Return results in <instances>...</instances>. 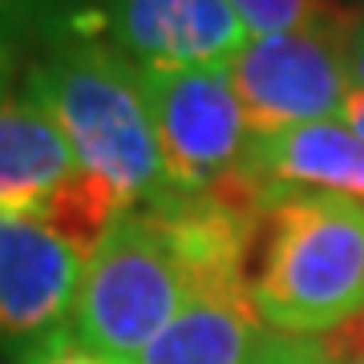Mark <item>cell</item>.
Returning <instances> with one entry per match:
<instances>
[{
    "instance_id": "obj_1",
    "label": "cell",
    "mask_w": 364,
    "mask_h": 364,
    "mask_svg": "<svg viewBox=\"0 0 364 364\" xmlns=\"http://www.w3.org/2000/svg\"><path fill=\"white\" fill-rule=\"evenodd\" d=\"M255 247L251 299L287 336H332L344 364L364 352V203L272 191Z\"/></svg>"
},
{
    "instance_id": "obj_2",
    "label": "cell",
    "mask_w": 364,
    "mask_h": 364,
    "mask_svg": "<svg viewBox=\"0 0 364 364\" xmlns=\"http://www.w3.org/2000/svg\"><path fill=\"white\" fill-rule=\"evenodd\" d=\"M25 97L65 134L77 170L105 182L122 210L166 186L154 122L130 61L105 37H69L25 65Z\"/></svg>"
},
{
    "instance_id": "obj_3",
    "label": "cell",
    "mask_w": 364,
    "mask_h": 364,
    "mask_svg": "<svg viewBox=\"0 0 364 364\" xmlns=\"http://www.w3.org/2000/svg\"><path fill=\"white\" fill-rule=\"evenodd\" d=\"M198 296L195 267L150 207L114 215L85 259L69 336L130 364Z\"/></svg>"
},
{
    "instance_id": "obj_4",
    "label": "cell",
    "mask_w": 364,
    "mask_h": 364,
    "mask_svg": "<svg viewBox=\"0 0 364 364\" xmlns=\"http://www.w3.org/2000/svg\"><path fill=\"white\" fill-rule=\"evenodd\" d=\"M170 186L198 191L243 170L251 126L227 65H138Z\"/></svg>"
},
{
    "instance_id": "obj_5",
    "label": "cell",
    "mask_w": 364,
    "mask_h": 364,
    "mask_svg": "<svg viewBox=\"0 0 364 364\" xmlns=\"http://www.w3.org/2000/svg\"><path fill=\"white\" fill-rule=\"evenodd\" d=\"M352 25L251 37L227 61V77L235 85L251 134H275L308 126V122H336L352 93Z\"/></svg>"
},
{
    "instance_id": "obj_6",
    "label": "cell",
    "mask_w": 364,
    "mask_h": 364,
    "mask_svg": "<svg viewBox=\"0 0 364 364\" xmlns=\"http://www.w3.org/2000/svg\"><path fill=\"white\" fill-rule=\"evenodd\" d=\"M85 251L37 219L0 215V352L25 360L65 332L77 308Z\"/></svg>"
},
{
    "instance_id": "obj_7",
    "label": "cell",
    "mask_w": 364,
    "mask_h": 364,
    "mask_svg": "<svg viewBox=\"0 0 364 364\" xmlns=\"http://www.w3.org/2000/svg\"><path fill=\"white\" fill-rule=\"evenodd\" d=\"M105 33L138 65H227L247 45L231 0H109Z\"/></svg>"
},
{
    "instance_id": "obj_8",
    "label": "cell",
    "mask_w": 364,
    "mask_h": 364,
    "mask_svg": "<svg viewBox=\"0 0 364 364\" xmlns=\"http://www.w3.org/2000/svg\"><path fill=\"white\" fill-rule=\"evenodd\" d=\"M243 178L267 198L272 191H316L364 203V138L344 122H308L275 134H251Z\"/></svg>"
},
{
    "instance_id": "obj_9",
    "label": "cell",
    "mask_w": 364,
    "mask_h": 364,
    "mask_svg": "<svg viewBox=\"0 0 364 364\" xmlns=\"http://www.w3.org/2000/svg\"><path fill=\"white\" fill-rule=\"evenodd\" d=\"M77 174L65 134L28 97L0 102V215L37 219L41 207Z\"/></svg>"
},
{
    "instance_id": "obj_10",
    "label": "cell",
    "mask_w": 364,
    "mask_h": 364,
    "mask_svg": "<svg viewBox=\"0 0 364 364\" xmlns=\"http://www.w3.org/2000/svg\"><path fill=\"white\" fill-rule=\"evenodd\" d=\"M109 0H0V37L33 57L69 37H105Z\"/></svg>"
},
{
    "instance_id": "obj_11",
    "label": "cell",
    "mask_w": 364,
    "mask_h": 364,
    "mask_svg": "<svg viewBox=\"0 0 364 364\" xmlns=\"http://www.w3.org/2000/svg\"><path fill=\"white\" fill-rule=\"evenodd\" d=\"M231 9L255 37L352 25L360 13L356 4H344V0H231Z\"/></svg>"
},
{
    "instance_id": "obj_12",
    "label": "cell",
    "mask_w": 364,
    "mask_h": 364,
    "mask_svg": "<svg viewBox=\"0 0 364 364\" xmlns=\"http://www.w3.org/2000/svg\"><path fill=\"white\" fill-rule=\"evenodd\" d=\"M21 364H126V360H114V356H105L97 348H85V344H77L69 336V328H65L53 340H45L37 352H28Z\"/></svg>"
},
{
    "instance_id": "obj_13",
    "label": "cell",
    "mask_w": 364,
    "mask_h": 364,
    "mask_svg": "<svg viewBox=\"0 0 364 364\" xmlns=\"http://www.w3.org/2000/svg\"><path fill=\"white\" fill-rule=\"evenodd\" d=\"M348 73H352V90H364V9L348 33Z\"/></svg>"
},
{
    "instance_id": "obj_14",
    "label": "cell",
    "mask_w": 364,
    "mask_h": 364,
    "mask_svg": "<svg viewBox=\"0 0 364 364\" xmlns=\"http://www.w3.org/2000/svg\"><path fill=\"white\" fill-rule=\"evenodd\" d=\"M16 69H21V53H16L13 45H9V41L0 37V102L9 97V90H13Z\"/></svg>"
},
{
    "instance_id": "obj_15",
    "label": "cell",
    "mask_w": 364,
    "mask_h": 364,
    "mask_svg": "<svg viewBox=\"0 0 364 364\" xmlns=\"http://www.w3.org/2000/svg\"><path fill=\"white\" fill-rule=\"evenodd\" d=\"M336 122H344L352 134H360V138H364V90H352L348 93V102H344V109H340Z\"/></svg>"
},
{
    "instance_id": "obj_16",
    "label": "cell",
    "mask_w": 364,
    "mask_h": 364,
    "mask_svg": "<svg viewBox=\"0 0 364 364\" xmlns=\"http://www.w3.org/2000/svg\"><path fill=\"white\" fill-rule=\"evenodd\" d=\"M348 364H364V352H356V356H352V360Z\"/></svg>"
},
{
    "instance_id": "obj_17",
    "label": "cell",
    "mask_w": 364,
    "mask_h": 364,
    "mask_svg": "<svg viewBox=\"0 0 364 364\" xmlns=\"http://www.w3.org/2000/svg\"><path fill=\"white\" fill-rule=\"evenodd\" d=\"M344 4H348V0H344Z\"/></svg>"
}]
</instances>
